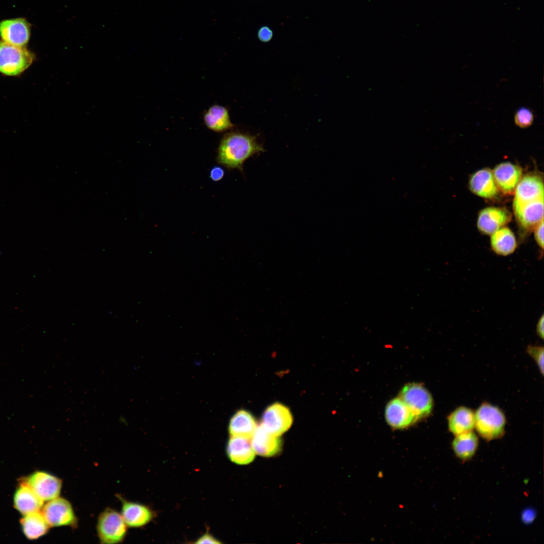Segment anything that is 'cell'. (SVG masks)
<instances>
[{
  "instance_id": "d4e9b609",
  "label": "cell",
  "mask_w": 544,
  "mask_h": 544,
  "mask_svg": "<svg viewBox=\"0 0 544 544\" xmlns=\"http://www.w3.org/2000/svg\"><path fill=\"white\" fill-rule=\"evenodd\" d=\"M491 246L496 254L508 255L513 253L516 248V237L509 228L503 226L491 235Z\"/></svg>"
},
{
  "instance_id": "7402d4cb",
  "label": "cell",
  "mask_w": 544,
  "mask_h": 544,
  "mask_svg": "<svg viewBox=\"0 0 544 544\" xmlns=\"http://www.w3.org/2000/svg\"><path fill=\"white\" fill-rule=\"evenodd\" d=\"M257 427L252 415L245 410L237 412L231 419L229 431L232 436L250 439Z\"/></svg>"
},
{
  "instance_id": "1f68e13d",
  "label": "cell",
  "mask_w": 544,
  "mask_h": 544,
  "mask_svg": "<svg viewBox=\"0 0 544 544\" xmlns=\"http://www.w3.org/2000/svg\"><path fill=\"white\" fill-rule=\"evenodd\" d=\"M197 543H221L212 535L207 533L200 537L195 542Z\"/></svg>"
},
{
  "instance_id": "83f0119b",
  "label": "cell",
  "mask_w": 544,
  "mask_h": 544,
  "mask_svg": "<svg viewBox=\"0 0 544 544\" xmlns=\"http://www.w3.org/2000/svg\"><path fill=\"white\" fill-rule=\"evenodd\" d=\"M533 230L535 241L542 249L543 248V220L541 221Z\"/></svg>"
},
{
  "instance_id": "6da1fadb",
  "label": "cell",
  "mask_w": 544,
  "mask_h": 544,
  "mask_svg": "<svg viewBox=\"0 0 544 544\" xmlns=\"http://www.w3.org/2000/svg\"><path fill=\"white\" fill-rule=\"evenodd\" d=\"M264 151L256 137L238 132H230L221 140L217 161L228 168L241 170L246 160Z\"/></svg>"
},
{
  "instance_id": "e0dca14e",
  "label": "cell",
  "mask_w": 544,
  "mask_h": 544,
  "mask_svg": "<svg viewBox=\"0 0 544 544\" xmlns=\"http://www.w3.org/2000/svg\"><path fill=\"white\" fill-rule=\"evenodd\" d=\"M543 183L541 178L535 174L521 177L515 190L514 201H524L543 198Z\"/></svg>"
},
{
  "instance_id": "d6a6232c",
  "label": "cell",
  "mask_w": 544,
  "mask_h": 544,
  "mask_svg": "<svg viewBox=\"0 0 544 544\" xmlns=\"http://www.w3.org/2000/svg\"><path fill=\"white\" fill-rule=\"evenodd\" d=\"M536 333L541 339L543 338V315L539 319L536 325Z\"/></svg>"
},
{
  "instance_id": "9a60e30c",
  "label": "cell",
  "mask_w": 544,
  "mask_h": 544,
  "mask_svg": "<svg viewBox=\"0 0 544 544\" xmlns=\"http://www.w3.org/2000/svg\"><path fill=\"white\" fill-rule=\"evenodd\" d=\"M251 444L255 454L270 457L277 454L281 449V440L267 431L260 425L257 426L251 437Z\"/></svg>"
},
{
  "instance_id": "d6986e66",
  "label": "cell",
  "mask_w": 544,
  "mask_h": 544,
  "mask_svg": "<svg viewBox=\"0 0 544 544\" xmlns=\"http://www.w3.org/2000/svg\"><path fill=\"white\" fill-rule=\"evenodd\" d=\"M15 508L24 515L39 511L44 501L27 485L19 483L14 495Z\"/></svg>"
},
{
  "instance_id": "484cf974",
  "label": "cell",
  "mask_w": 544,
  "mask_h": 544,
  "mask_svg": "<svg viewBox=\"0 0 544 544\" xmlns=\"http://www.w3.org/2000/svg\"><path fill=\"white\" fill-rule=\"evenodd\" d=\"M534 116L532 111L526 107H521L516 112L514 115L515 124L521 128H526L530 126L533 121Z\"/></svg>"
},
{
  "instance_id": "277c9868",
  "label": "cell",
  "mask_w": 544,
  "mask_h": 544,
  "mask_svg": "<svg viewBox=\"0 0 544 544\" xmlns=\"http://www.w3.org/2000/svg\"><path fill=\"white\" fill-rule=\"evenodd\" d=\"M127 527L121 513L112 508H106L98 517L97 531L101 543L121 542L126 536Z\"/></svg>"
},
{
  "instance_id": "f546056e",
  "label": "cell",
  "mask_w": 544,
  "mask_h": 544,
  "mask_svg": "<svg viewBox=\"0 0 544 544\" xmlns=\"http://www.w3.org/2000/svg\"><path fill=\"white\" fill-rule=\"evenodd\" d=\"M535 516V511L531 509H527L522 513V520L524 523H530L534 520Z\"/></svg>"
},
{
  "instance_id": "44dd1931",
  "label": "cell",
  "mask_w": 544,
  "mask_h": 544,
  "mask_svg": "<svg viewBox=\"0 0 544 544\" xmlns=\"http://www.w3.org/2000/svg\"><path fill=\"white\" fill-rule=\"evenodd\" d=\"M20 524L23 533L30 540L36 539L45 535L50 527L39 511L24 515L20 519Z\"/></svg>"
},
{
  "instance_id": "9c48e42d",
  "label": "cell",
  "mask_w": 544,
  "mask_h": 544,
  "mask_svg": "<svg viewBox=\"0 0 544 544\" xmlns=\"http://www.w3.org/2000/svg\"><path fill=\"white\" fill-rule=\"evenodd\" d=\"M31 36V25L26 19L18 18L0 21V37L9 44L25 47Z\"/></svg>"
},
{
  "instance_id": "3957f363",
  "label": "cell",
  "mask_w": 544,
  "mask_h": 544,
  "mask_svg": "<svg viewBox=\"0 0 544 544\" xmlns=\"http://www.w3.org/2000/svg\"><path fill=\"white\" fill-rule=\"evenodd\" d=\"M35 59L33 53L0 40V73L7 76H17L25 71Z\"/></svg>"
},
{
  "instance_id": "7c38bea8",
  "label": "cell",
  "mask_w": 544,
  "mask_h": 544,
  "mask_svg": "<svg viewBox=\"0 0 544 544\" xmlns=\"http://www.w3.org/2000/svg\"><path fill=\"white\" fill-rule=\"evenodd\" d=\"M385 416L388 424L395 429L406 428L417 421L411 410L399 397L388 403Z\"/></svg>"
},
{
  "instance_id": "52a82bcc",
  "label": "cell",
  "mask_w": 544,
  "mask_h": 544,
  "mask_svg": "<svg viewBox=\"0 0 544 544\" xmlns=\"http://www.w3.org/2000/svg\"><path fill=\"white\" fill-rule=\"evenodd\" d=\"M50 527H76L78 519L70 502L57 497L44 505L41 511Z\"/></svg>"
},
{
  "instance_id": "ffe728a7",
  "label": "cell",
  "mask_w": 544,
  "mask_h": 544,
  "mask_svg": "<svg viewBox=\"0 0 544 544\" xmlns=\"http://www.w3.org/2000/svg\"><path fill=\"white\" fill-rule=\"evenodd\" d=\"M250 439L231 436L228 443L227 452L232 462L243 465L248 464L253 460L255 453Z\"/></svg>"
},
{
  "instance_id": "603a6c76",
  "label": "cell",
  "mask_w": 544,
  "mask_h": 544,
  "mask_svg": "<svg viewBox=\"0 0 544 544\" xmlns=\"http://www.w3.org/2000/svg\"><path fill=\"white\" fill-rule=\"evenodd\" d=\"M478 446L479 438L473 431L455 435L452 442V448L455 455L463 461L471 458Z\"/></svg>"
},
{
  "instance_id": "7a4b0ae2",
  "label": "cell",
  "mask_w": 544,
  "mask_h": 544,
  "mask_svg": "<svg viewBox=\"0 0 544 544\" xmlns=\"http://www.w3.org/2000/svg\"><path fill=\"white\" fill-rule=\"evenodd\" d=\"M474 413V428L482 438L491 441L504 435L507 421L504 413L500 408L484 402Z\"/></svg>"
},
{
  "instance_id": "4316f807",
  "label": "cell",
  "mask_w": 544,
  "mask_h": 544,
  "mask_svg": "<svg viewBox=\"0 0 544 544\" xmlns=\"http://www.w3.org/2000/svg\"><path fill=\"white\" fill-rule=\"evenodd\" d=\"M528 354L535 361L541 375L543 374V347L540 346H529L527 349Z\"/></svg>"
},
{
  "instance_id": "4dcf8cb0",
  "label": "cell",
  "mask_w": 544,
  "mask_h": 544,
  "mask_svg": "<svg viewBox=\"0 0 544 544\" xmlns=\"http://www.w3.org/2000/svg\"><path fill=\"white\" fill-rule=\"evenodd\" d=\"M224 175V171L220 167H215L210 171V178L214 181L220 180Z\"/></svg>"
},
{
  "instance_id": "8992f818",
  "label": "cell",
  "mask_w": 544,
  "mask_h": 544,
  "mask_svg": "<svg viewBox=\"0 0 544 544\" xmlns=\"http://www.w3.org/2000/svg\"><path fill=\"white\" fill-rule=\"evenodd\" d=\"M20 483L28 486L43 501L58 497L62 487V481L59 478L40 470L21 478Z\"/></svg>"
},
{
  "instance_id": "2e32d148",
  "label": "cell",
  "mask_w": 544,
  "mask_h": 544,
  "mask_svg": "<svg viewBox=\"0 0 544 544\" xmlns=\"http://www.w3.org/2000/svg\"><path fill=\"white\" fill-rule=\"evenodd\" d=\"M469 187L475 195L483 198H492L498 193L493 172L489 168H484L477 171L470 177Z\"/></svg>"
},
{
  "instance_id": "5bb4252c",
  "label": "cell",
  "mask_w": 544,
  "mask_h": 544,
  "mask_svg": "<svg viewBox=\"0 0 544 544\" xmlns=\"http://www.w3.org/2000/svg\"><path fill=\"white\" fill-rule=\"evenodd\" d=\"M121 506V515L130 527H140L148 524L152 519L153 513L148 507L135 502L125 500L119 497Z\"/></svg>"
},
{
  "instance_id": "f1b7e54d",
  "label": "cell",
  "mask_w": 544,
  "mask_h": 544,
  "mask_svg": "<svg viewBox=\"0 0 544 544\" xmlns=\"http://www.w3.org/2000/svg\"><path fill=\"white\" fill-rule=\"evenodd\" d=\"M273 36V31L267 26L262 27L258 31V38L262 42L269 41Z\"/></svg>"
},
{
  "instance_id": "ac0fdd59",
  "label": "cell",
  "mask_w": 544,
  "mask_h": 544,
  "mask_svg": "<svg viewBox=\"0 0 544 544\" xmlns=\"http://www.w3.org/2000/svg\"><path fill=\"white\" fill-rule=\"evenodd\" d=\"M447 424L449 431L454 436L473 431L475 424L474 412L465 406H458L448 416Z\"/></svg>"
},
{
  "instance_id": "4fadbf2b",
  "label": "cell",
  "mask_w": 544,
  "mask_h": 544,
  "mask_svg": "<svg viewBox=\"0 0 544 544\" xmlns=\"http://www.w3.org/2000/svg\"><path fill=\"white\" fill-rule=\"evenodd\" d=\"M498 189L504 193H513L522 175V168L508 162L497 165L492 171Z\"/></svg>"
},
{
  "instance_id": "5b68a950",
  "label": "cell",
  "mask_w": 544,
  "mask_h": 544,
  "mask_svg": "<svg viewBox=\"0 0 544 544\" xmlns=\"http://www.w3.org/2000/svg\"><path fill=\"white\" fill-rule=\"evenodd\" d=\"M409 407L417 420L429 416L434 400L430 392L419 383H409L401 390L399 396Z\"/></svg>"
},
{
  "instance_id": "cb8c5ba5",
  "label": "cell",
  "mask_w": 544,
  "mask_h": 544,
  "mask_svg": "<svg viewBox=\"0 0 544 544\" xmlns=\"http://www.w3.org/2000/svg\"><path fill=\"white\" fill-rule=\"evenodd\" d=\"M203 120L207 127L216 132L225 131L234 126L227 108L219 105L211 106L204 114Z\"/></svg>"
},
{
  "instance_id": "8fae6325",
  "label": "cell",
  "mask_w": 544,
  "mask_h": 544,
  "mask_svg": "<svg viewBox=\"0 0 544 544\" xmlns=\"http://www.w3.org/2000/svg\"><path fill=\"white\" fill-rule=\"evenodd\" d=\"M511 218L510 212L505 208L487 207L480 211L477 227L482 233L491 235L508 224Z\"/></svg>"
},
{
  "instance_id": "30bf717a",
  "label": "cell",
  "mask_w": 544,
  "mask_h": 544,
  "mask_svg": "<svg viewBox=\"0 0 544 544\" xmlns=\"http://www.w3.org/2000/svg\"><path fill=\"white\" fill-rule=\"evenodd\" d=\"M513 209L517 221L525 230L534 229L543 220V198L513 201Z\"/></svg>"
},
{
  "instance_id": "ba28073f",
  "label": "cell",
  "mask_w": 544,
  "mask_h": 544,
  "mask_svg": "<svg viewBox=\"0 0 544 544\" xmlns=\"http://www.w3.org/2000/svg\"><path fill=\"white\" fill-rule=\"evenodd\" d=\"M292 423L290 410L283 404L275 403L264 411L261 425L270 433L279 437L290 428Z\"/></svg>"
}]
</instances>
